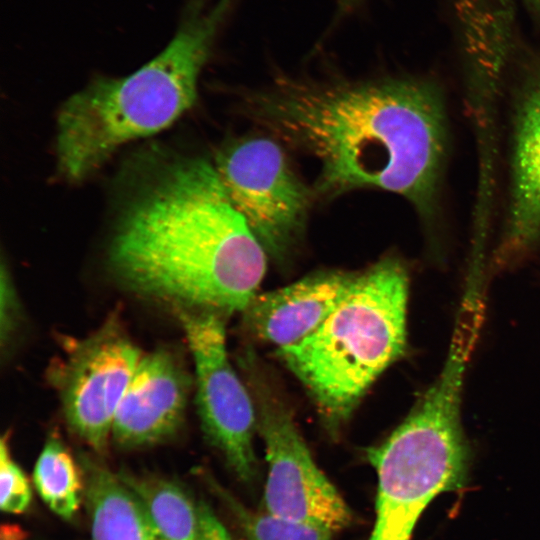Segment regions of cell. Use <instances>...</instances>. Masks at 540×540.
<instances>
[{"label": "cell", "mask_w": 540, "mask_h": 540, "mask_svg": "<svg viewBox=\"0 0 540 540\" xmlns=\"http://www.w3.org/2000/svg\"><path fill=\"white\" fill-rule=\"evenodd\" d=\"M244 109L272 137L317 160L316 196L363 188L394 193L411 205L431 240L442 237L451 130L436 79L280 77L248 92Z\"/></svg>", "instance_id": "1"}, {"label": "cell", "mask_w": 540, "mask_h": 540, "mask_svg": "<svg viewBox=\"0 0 540 540\" xmlns=\"http://www.w3.org/2000/svg\"><path fill=\"white\" fill-rule=\"evenodd\" d=\"M133 291L193 309L243 312L267 254L236 209L215 164H173L124 213L109 251Z\"/></svg>", "instance_id": "2"}, {"label": "cell", "mask_w": 540, "mask_h": 540, "mask_svg": "<svg viewBox=\"0 0 540 540\" xmlns=\"http://www.w3.org/2000/svg\"><path fill=\"white\" fill-rule=\"evenodd\" d=\"M233 1H192L174 37L151 61L125 77L98 78L65 101L56 136L63 176L87 177L121 145L163 130L192 107Z\"/></svg>", "instance_id": "3"}, {"label": "cell", "mask_w": 540, "mask_h": 540, "mask_svg": "<svg viewBox=\"0 0 540 540\" xmlns=\"http://www.w3.org/2000/svg\"><path fill=\"white\" fill-rule=\"evenodd\" d=\"M409 274L387 256L357 273L326 321L278 356L300 380L333 435L371 384L407 346Z\"/></svg>", "instance_id": "4"}, {"label": "cell", "mask_w": 540, "mask_h": 540, "mask_svg": "<svg viewBox=\"0 0 540 540\" xmlns=\"http://www.w3.org/2000/svg\"><path fill=\"white\" fill-rule=\"evenodd\" d=\"M467 365L462 355L449 354L407 417L368 450L377 474L375 521L368 540H411L429 503L466 484L470 448L461 400Z\"/></svg>", "instance_id": "5"}, {"label": "cell", "mask_w": 540, "mask_h": 540, "mask_svg": "<svg viewBox=\"0 0 540 540\" xmlns=\"http://www.w3.org/2000/svg\"><path fill=\"white\" fill-rule=\"evenodd\" d=\"M509 64L502 107L497 232L489 263L504 271L540 247V56Z\"/></svg>", "instance_id": "6"}, {"label": "cell", "mask_w": 540, "mask_h": 540, "mask_svg": "<svg viewBox=\"0 0 540 540\" xmlns=\"http://www.w3.org/2000/svg\"><path fill=\"white\" fill-rule=\"evenodd\" d=\"M243 368L257 415L268 464L264 511L330 531L342 530L352 512L315 463L288 405L267 379L253 353Z\"/></svg>", "instance_id": "7"}, {"label": "cell", "mask_w": 540, "mask_h": 540, "mask_svg": "<svg viewBox=\"0 0 540 540\" xmlns=\"http://www.w3.org/2000/svg\"><path fill=\"white\" fill-rule=\"evenodd\" d=\"M229 198L266 254L284 262L302 240L314 189L294 170L272 136L241 138L215 164Z\"/></svg>", "instance_id": "8"}, {"label": "cell", "mask_w": 540, "mask_h": 540, "mask_svg": "<svg viewBox=\"0 0 540 540\" xmlns=\"http://www.w3.org/2000/svg\"><path fill=\"white\" fill-rule=\"evenodd\" d=\"M179 316L194 359L197 405L205 435L235 476L252 484L258 476L253 446L257 415L251 393L228 357L224 314L192 309Z\"/></svg>", "instance_id": "9"}, {"label": "cell", "mask_w": 540, "mask_h": 540, "mask_svg": "<svg viewBox=\"0 0 540 540\" xmlns=\"http://www.w3.org/2000/svg\"><path fill=\"white\" fill-rule=\"evenodd\" d=\"M140 358L114 323L72 347L59 378L63 410L73 432L94 450L106 447Z\"/></svg>", "instance_id": "10"}, {"label": "cell", "mask_w": 540, "mask_h": 540, "mask_svg": "<svg viewBox=\"0 0 540 540\" xmlns=\"http://www.w3.org/2000/svg\"><path fill=\"white\" fill-rule=\"evenodd\" d=\"M188 386L187 374L170 351L141 356L114 418L115 441L138 448L172 436L183 420Z\"/></svg>", "instance_id": "11"}, {"label": "cell", "mask_w": 540, "mask_h": 540, "mask_svg": "<svg viewBox=\"0 0 540 540\" xmlns=\"http://www.w3.org/2000/svg\"><path fill=\"white\" fill-rule=\"evenodd\" d=\"M357 273L319 271L277 290L256 294L244 309V324L257 339L294 345L315 332L351 288Z\"/></svg>", "instance_id": "12"}, {"label": "cell", "mask_w": 540, "mask_h": 540, "mask_svg": "<svg viewBox=\"0 0 540 540\" xmlns=\"http://www.w3.org/2000/svg\"><path fill=\"white\" fill-rule=\"evenodd\" d=\"M117 474L139 498L164 540H231L213 510L178 481L127 470Z\"/></svg>", "instance_id": "13"}, {"label": "cell", "mask_w": 540, "mask_h": 540, "mask_svg": "<svg viewBox=\"0 0 540 540\" xmlns=\"http://www.w3.org/2000/svg\"><path fill=\"white\" fill-rule=\"evenodd\" d=\"M91 540H164L134 492L89 456L79 460Z\"/></svg>", "instance_id": "14"}, {"label": "cell", "mask_w": 540, "mask_h": 540, "mask_svg": "<svg viewBox=\"0 0 540 540\" xmlns=\"http://www.w3.org/2000/svg\"><path fill=\"white\" fill-rule=\"evenodd\" d=\"M34 486L57 516L71 519L84 500V479L80 464L55 438H49L35 463Z\"/></svg>", "instance_id": "15"}, {"label": "cell", "mask_w": 540, "mask_h": 540, "mask_svg": "<svg viewBox=\"0 0 540 540\" xmlns=\"http://www.w3.org/2000/svg\"><path fill=\"white\" fill-rule=\"evenodd\" d=\"M202 476L211 491L233 515L244 540H331V532L321 527L266 511H254L211 476Z\"/></svg>", "instance_id": "16"}, {"label": "cell", "mask_w": 540, "mask_h": 540, "mask_svg": "<svg viewBox=\"0 0 540 540\" xmlns=\"http://www.w3.org/2000/svg\"><path fill=\"white\" fill-rule=\"evenodd\" d=\"M8 438L0 447V508L10 514L23 513L30 506L32 490L28 478L11 456Z\"/></svg>", "instance_id": "17"}, {"label": "cell", "mask_w": 540, "mask_h": 540, "mask_svg": "<svg viewBox=\"0 0 540 540\" xmlns=\"http://www.w3.org/2000/svg\"><path fill=\"white\" fill-rule=\"evenodd\" d=\"M362 0H338L339 6L343 11H349L355 8Z\"/></svg>", "instance_id": "18"}, {"label": "cell", "mask_w": 540, "mask_h": 540, "mask_svg": "<svg viewBox=\"0 0 540 540\" xmlns=\"http://www.w3.org/2000/svg\"><path fill=\"white\" fill-rule=\"evenodd\" d=\"M1 540H17L16 533L11 532L8 528L6 532L2 530Z\"/></svg>", "instance_id": "19"}, {"label": "cell", "mask_w": 540, "mask_h": 540, "mask_svg": "<svg viewBox=\"0 0 540 540\" xmlns=\"http://www.w3.org/2000/svg\"><path fill=\"white\" fill-rule=\"evenodd\" d=\"M534 7L540 9V0H528Z\"/></svg>", "instance_id": "20"}]
</instances>
